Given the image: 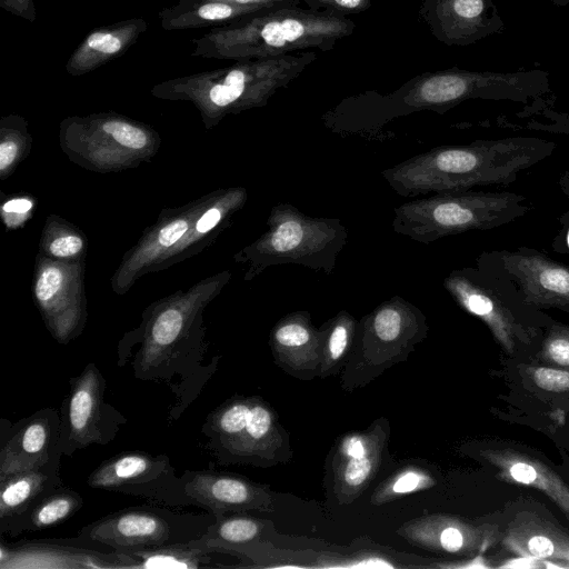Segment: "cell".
I'll return each mask as SVG.
<instances>
[{
	"instance_id": "6da1fadb",
	"label": "cell",
	"mask_w": 569,
	"mask_h": 569,
	"mask_svg": "<svg viewBox=\"0 0 569 569\" xmlns=\"http://www.w3.org/2000/svg\"><path fill=\"white\" fill-rule=\"evenodd\" d=\"M556 148L555 142L537 137L440 146L383 170L382 177L402 197L507 186L548 159Z\"/></svg>"
},
{
	"instance_id": "7a4b0ae2",
	"label": "cell",
	"mask_w": 569,
	"mask_h": 569,
	"mask_svg": "<svg viewBox=\"0 0 569 569\" xmlns=\"http://www.w3.org/2000/svg\"><path fill=\"white\" fill-rule=\"evenodd\" d=\"M353 30V21L346 16L300 7L269 9L211 28L192 39L191 56L237 61L311 48L329 51Z\"/></svg>"
},
{
	"instance_id": "3957f363",
	"label": "cell",
	"mask_w": 569,
	"mask_h": 569,
	"mask_svg": "<svg viewBox=\"0 0 569 569\" xmlns=\"http://www.w3.org/2000/svg\"><path fill=\"white\" fill-rule=\"evenodd\" d=\"M317 59L312 51L272 58L237 60L231 66L170 79L156 84L158 98L194 102L209 118L264 106Z\"/></svg>"
},
{
	"instance_id": "277c9868",
	"label": "cell",
	"mask_w": 569,
	"mask_h": 569,
	"mask_svg": "<svg viewBox=\"0 0 569 569\" xmlns=\"http://www.w3.org/2000/svg\"><path fill=\"white\" fill-rule=\"evenodd\" d=\"M550 90L549 72L541 69L499 72L450 68L427 72L390 94L378 96L377 123L415 111L443 113L471 99L526 103Z\"/></svg>"
},
{
	"instance_id": "5b68a950",
	"label": "cell",
	"mask_w": 569,
	"mask_h": 569,
	"mask_svg": "<svg viewBox=\"0 0 569 569\" xmlns=\"http://www.w3.org/2000/svg\"><path fill=\"white\" fill-rule=\"evenodd\" d=\"M530 210L526 197L516 192L445 191L396 207L392 229L413 241L429 244L448 236L502 227Z\"/></svg>"
},
{
	"instance_id": "8992f818",
	"label": "cell",
	"mask_w": 569,
	"mask_h": 569,
	"mask_svg": "<svg viewBox=\"0 0 569 569\" xmlns=\"http://www.w3.org/2000/svg\"><path fill=\"white\" fill-rule=\"evenodd\" d=\"M267 227L244 250L250 263L249 277L279 264H297L331 274L348 239L339 218L307 216L287 202L271 209Z\"/></svg>"
},
{
	"instance_id": "52a82bcc",
	"label": "cell",
	"mask_w": 569,
	"mask_h": 569,
	"mask_svg": "<svg viewBox=\"0 0 569 569\" xmlns=\"http://www.w3.org/2000/svg\"><path fill=\"white\" fill-rule=\"evenodd\" d=\"M214 515L180 513L166 507L137 506L103 516L82 527L78 538L123 551L188 542L201 538Z\"/></svg>"
},
{
	"instance_id": "ba28073f",
	"label": "cell",
	"mask_w": 569,
	"mask_h": 569,
	"mask_svg": "<svg viewBox=\"0 0 569 569\" xmlns=\"http://www.w3.org/2000/svg\"><path fill=\"white\" fill-rule=\"evenodd\" d=\"M207 448L222 465H266L273 460L278 423L258 398L233 397L211 411L202 426Z\"/></svg>"
},
{
	"instance_id": "9c48e42d",
	"label": "cell",
	"mask_w": 569,
	"mask_h": 569,
	"mask_svg": "<svg viewBox=\"0 0 569 569\" xmlns=\"http://www.w3.org/2000/svg\"><path fill=\"white\" fill-rule=\"evenodd\" d=\"M107 382L94 363L70 379V389L60 411L58 447L62 455L72 456L91 445L111 442L127 421L104 399Z\"/></svg>"
},
{
	"instance_id": "30bf717a",
	"label": "cell",
	"mask_w": 569,
	"mask_h": 569,
	"mask_svg": "<svg viewBox=\"0 0 569 569\" xmlns=\"http://www.w3.org/2000/svg\"><path fill=\"white\" fill-rule=\"evenodd\" d=\"M92 489L142 497L166 506H183L180 477L166 455L132 450L102 461L87 478Z\"/></svg>"
},
{
	"instance_id": "8fae6325",
	"label": "cell",
	"mask_w": 569,
	"mask_h": 569,
	"mask_svg": "<svg viewBox=\"0 0 569 569\" xmlns=\"http://www.w3.org/2000/svg\"><path fill=\"white\" fill-rule=\"evenodd\" d=\"M476 262L506 276L529 305L569 311V266L526 246L483 251Z\"/></svg>"
},
{
	"instance_id": "7c38bea8",
	"label": "cell",
	"mask_w": 569,
	"mask_h": 569,
	"mask_svg": "<svg viewBox=\"0 0 569 569\" xmlns=\"http://www.w3.org/2000/svg\"><path fill=\"white\" fill-rule=\"evenodd\" d=\"M132 558L112 548L101 549L98 545L81 539H38L7 543L1 540V569L31 568H132Z\"/></svg>"
},
{
	"instance_id": "4fadbf2b",
	"label": "cell",
	"mask_w": 569,
	"mask_h": 569,
	"mask_svg": "<svg viewBox=\"0 0 569 569\" xmlns=\"http://www.w3.org/2000/svg\"><path fill=\"white\" fill-rule=\"evenodd\" d=\"M358 350L367 360H396L427 333L423 313L395 296L377 306L358 325Z\"/></svg>"
},
{
	"instance_id": "5bb4252c",
	"label": "cell",
	"mask_w": 569,
	"mask_h": 569,
	"mask_svg": "<svg viewBox=\"0 0 569 569\" xmlns=\"http://www.w3.org/2000/svg\"><path fill=\"white\" fill-rule=\"evenodd\" d=\"M420 17L432 36L447 46H469L506 26L492 0H425Z\"/></svg>"
},
{
	"instance_id": "9a60e30c",
	"label": "cell",
	"mask_w": 569,
	"mask_h": 569,
	"mask_svg": "<svg viewBox=\"0 0 569 569\" xmlns=\"http://www.w3.org/2000/svg\"><path fill=\"white\" fill-rule=\"evenodd\" d=\"M183 506H197L212 515L269 510L267 489L247 478L212 470H186L180 476Z\"/></svg>"
},
{
	"instance_id": "2e32d148",
	"label": "cell",
	"mask_w": 569,
	"mask_h": 569,
	"mask_svg": "<svg viewBox=\"0 0 569 569\" xmlns=\"http://www.w3.org/2000/svg\"><path fill=\"white\" fill-rule=\"evenodd\" d=\"M60 415L43 408L1 431L0 479L19 471L39 468L57 455ZM63 456V455H62Z\"/></svg>"
},
{
	"instance_id": "e0dca14e",
	"label": "cell",
	"mask_w": 569,
	"mask_h": 569,
	"mask_svg": "<svg viewBox=\"0 0 569 569\" xmlns=\"http://www.w3.org/2000/svg\"><path fill=\"white\" fill-rule=\"evenodd\" d=\"M270 346L286 371L309 379L320 373L323 331L311 322L307 311H296L281 318L270 332Z\"/></svg>"
},
{
	"instance_id": "ac0fdd59",
	"label": "cell",
	"mask_w": 569,
	"mask_h": 569,
	"mask_svg": "<svg viewBox=\"0 0 569 569\" xmlns=\"http://www.w3.org/2000/svg\"><path fill=\"white\" fill-rule=\"evenodd\" d=\"M376 431L343 437L335 458V493L341 502H349L361 493L375 477L383 440Z\"/></svg>"
},
{
	"instance_id": "d6986e66",
	"label": "cell",
	"mask_w": 569,
	"mask_h": 569,
	"mask_svg": "<svg viewBox=\"0 0 569 569\" xmlns=\"http://www.w3.org/2000/svg\"><path fill=\"white\" fill-rule=\"evenodd\" d=\"M147 28L144 19L130 18L92 29L69 57L66 63L67 73L82 76L121 57Z\"/></svg>"
},
{
	"instance_id": "ffe728a7",
	"label": "cell",
	"mask_w": 569,
	"mask_h": 569,
	"mask_svg": "<svg viewBox=\"0 0 569 569\" xmlns=\"http://www.w3.org/2000/svg\"><path fill=\"white\" fill-rule=\"evenodd\" d=\"M57 455L39 468L11 473L0 479V528L21 516L34 502L63 485Z\"/></svg>"
},
{
	"instance_id": "44dd1931",
	"label": "cell",
	"mask_w": 569,
	"mask_h": 569,
	"mask_svg": "<svg viewBox=\"0 0 569 569\" xmlns=\"http://www.w3.org/2000/svg\"><path fill=\"white\" fill-rule=\"evenodd\" d=\"M269 10L243 7L221 0H179L159 12L161 28L167 31L219 27L244 16Z\"/></svg>"
},
{
	"instance_id": "7402d4cb",
	"label": "cell",
	"mask_w": 569,
	"mask_h": 569,
	"mask_svg": "<svg viewBox=\"0 0 569 569\" xmlns=\"http://www.w3.org/2000/svg\"><path fill=\"white\" fill-rule=\"evenodd\" d=\"M83 506L82 497L63 485L34 502L21 516L0 528L1 535L11 537L57 527L74 516Z\"/></svg>"
},
{
	"instance_id": "603a6c76",
	"label": "cell",
	"mask_w": 569,
	"mask_h": 569,
	"mask_svg": "<svg viewBox=\"0 0 569 569\" xmlns=\"http://www.w3.org/2000/svg\"><path fill=\"white\" fill-rule=\"evenodd\" d=\"M132 560V568L196 569L220 567L211 553L216 551L202 546L198 539L188 542L168 543L158 547L123 550Z\"/></svg>"
},
{
	"instance_id": "cb8c5ba5",
	"label": "cell",
	"mask_w": 569,
	"mask_h": 569,
	"mask_svg": "<svg viewBox=\"0 0 569 569\" xmlns=\"http://www.w3.org/2000/svg\"><path fill=\"white\" fill-rule=\"evenodd\" d=\"M323 352L320 373L328 376L342 365L351 352L357 335L358 323L347 311H340L322 326Z\"/></svg>"
},
{
	"instance_id": "d4e9b609",
	"label": "cell",
	"mask_w": 569,
	"mask_h": 569,
	"mask_svg": "<svg viewBox=\"0 0 569 569\" xmlns=\"http://www.w3.org/2000/svg\"><path fill=\"white\" fill-rule=\"evenodd\" d=\"M432 483V478L426 470L416 467L408 468L395 473L382 483L373 495V502L379 505L416 491L426 490Z\"/></svg>"
},
{
	"instance_id": "484cf974",
	"label": "cell",
	"mask_w": 569,
	"mask_h": 569,
	"mask_svg": "<svg viewBox=\"0 0 569 569\" xmlns=\"http://www.w3.org/2000/svg\"><path fill=\"white\" fill-rule=\"evenodd\" d=\"M99 121L101 130L124 147L141 149L147 143L146 131L128 120L118 117H101Z\"/></svg>"
},
{
	"instance_id": "4316f807",
	"label": "cell",
	"mask_w": 569,
	"mask_h": 569,
	"mask_svg": "<svg viewBox=\"0 0 569 569\" xmlns=\"http://www.w3.org/2000/svg\"><path fill=\"white\" fill-rule=\"evenodd\" d=\"M308 9L328 11L340 16L359 13L368 10L371 0H305Z\"/></svg>"
},
{
	"instance_id": "83f0119b",
	"label": "cell",
	"mask_w": 569,
	"mask_h": 569,
	"mask_svg": "<svg viewBox=\"0 0 569 569\" xmlns=\"http://www.w3.org/2000/svg\"><path fill=\"white\" fill-rule=\"evenodd\" d=\"M63 276L58 268L44 269L36 284V296L41 303H48L62 286Z\"/></svg>"
},
{
	"instance_id": "f1b7e54d",
	"label": "cell",
	"mask_w": 569,
	"mask_h": 569,
	"mask_svg": "<svg viewBox=\"0 0 569 569\" xmlns=\"http://www.w3.org/2000/svg\"><path fill=\"white\" fill-rule=\"evenodd\" d=\"M538 387L549 391H565L569 389V372L539 368L533 373Z\"/></svg>"
},
{
	"instance_id": "f546056e",
	"label": "cell",
	"mask_w": 569,
	"mask_h": 569,
	"mask_svg": "<svg viewBox=\"0 0 569 569\" xmlns=\"http://www.w3.org/2000/svg\"><path fill=\"white\" fill-rule=\"evenodd\" d=\"M0 7L29 22H34L37 19L34 0H0Z\"/></svg>"
},
{
	"instance_id": "4dcf8cb0",
	"label": "cell",
	"mask_w": 569,
	"mask_h": 569,
	"mask_svg": "<svg viewBox=\"0 0 569 569\" xmlns=\"http://www.w3.org/2000/svg\"><path fill=\"white\" fill-rule=\"evenodd\" d=\"M81 248V238L74 234H70L53 240L50 244V252L57 257H69L78 253Z\"/></svg>"
},
{
	"instance_id": "1f68e13d",
	"label": "cell",
	"mask_w": 569,
	"mask_h": 569,
	"mask_svg": "<svg viewBox=\"0 0 569 569\" xmlns=\"http://www.w3.org/2000/svg\"><path fill=\"white\" fill-rule=\"evenodd\" d=\"M188 222L183 219H178L163 227L159 232V242L169 247L177 242L187 231Z\"/></svg>"
},
{
	"instance_id": "d6a6232c",
	"label": "cell",
	"mask_w": 569,
	"mask_h": 569,
	"mask_svg": "<svg viewBox=\"0 0 569 569\" xmlns=\"http://www.w3.org/2000/svg\"><path fill=\"white\" fill-rule=\"evenodd\" d=\"M548 352L550 357L558 363L569 365V336L558 335L555 336L549 345Z\"/></svg>"
},
{
	"instance_id": "836d02e7",
	"label": "cell",
	"mask_w": 569,
	"mask_h": 569,
	"mask_svg": "<svg viewBox=\"0 0 569 569\" xmlns=\"http://www.w3.org/2000/svg\"><path fill=\"white\" fill-rule=\"evenodd\" d=\"M243 7H254L260 9L296 8L301 0H221Z\"/></svg>"
},
{
	"instance_id": "e575fe53",
	"label": "cell",
	"mask_w": 569,
	"mask_h": 569,
	"mask_svg": "<svg viewBox=\"0 0 569 569\" xmlns=\"http://www.w3.org/2000/svg\"><path fill=\"white\" fill-rule=\"evenodd\" d=\"M439 543L442 549L449 552H455L461 549L463 545V536L457 528L447 527L439 535Z\"/></svg>"
},
{
	"instance_id": "d590c367",
	"label": "cell",
	"mask_w": 569,
	"mask_h": 569,
	"mask_svg": "<svg viewBox=\"0 0 569 569\" xmlns=\"http://www.w3.org/2000/svg\"><path fill=\"white\" fill-rule=\"evenodd\" d=\"M222 212L218 208H210L207 210L197 222V231L200 233H206L213 229L219 221L221 220Z\"/></svg>"
},
{
	"instance_id": "8d00e7d4",
	"label": "cell",
	"mask_w": 569,
	"mask_h": 569,
	"mask_svg": "<svg viewBox=\"0 0 569 569\" xmlns=\"http://www.w3.org/2000/svg\"><path fill=\"white\" fill-rule=\"evenodd\" d=\"M529 551L536 557H548L553 552L552 542L541 536L533 537L528 542Z\"/></svg>"
},
{
	"instance_id": "74e56055",
	"label": "cell",
	"mask_w": 569,
	"mask_h": 569,
	"mask_svg": "<svg viewBox=\"0 0 569 569\" xmlns=\"http://www.w3.org/2000/svg\"><path fill=\"white\" fill-rule=\"evenodd\" d=\"M510 473L519 482L531 483L537 477L535 468L531 466L519 462L511 467Z\"/></svg>"
},
{
	"instance_id": "f35d334b",
	"label": "cell",
	"mask_w": 569,
	"mask_h": 569,
	"mask_svg": "<svg viewBox=\"0 0 569 569\" xmlns=\"http://www.w3.org/2000/svg\"><path fill=\"white\" fill-rule=\"evenodd\" d=\"M17 144L13 141H3L0 146V169L3 172L17 157Z\"/></svg>"
},
{
	"instance_id": "ab89813d",
	"label": "cell",
	"mask_w": 569,
	"mask_h": 569,
	"mask_svg": "<svg viewBox=\"0 0 569 569\" xmlns=\"http://www.w3.org/2000/svg\"><path fill=\"white\" fill-rule=\"evenodd\" d=\"M32 207V202L28 199H12L7 201L2 209L6 212L12 213H24L29 211Z\"/></svg>"
},
{
	"instance_id": "60d3db41",
	"label": "cell",
	"mask_w": 569,
	"mask_h": 569,
	"mask_svg": "<svg viewBox=\"0 0 569 569\" xmlns=\"http://www.w3.org/2000/svg\"><path fill=\"white\" fill-rule=\"evenodd\" d=\"M561 192L566 196L568 204H569V170L565 171L560 177L558 182ZM559 222L561 226L569 223V206L567 210L559 217Z\"/></svg>"
},
{
	"instance_id": "b9f144b4",
	"label": "cell",
	"mask_w": 569,
	"mask_h": 569,
	"mask_svg": "<svg viewBox=\"0 0 569 569\" xmlns=\"http://www.w3.org/2000/svg\"><path fill=\"white\" fill-rule=\"evenodd\" d=\"M556 7H566L569 4V0H548Z\"/></svg>"
},
{
	"instance_id": "7bdbcfd3",
	"label": "cell",
	"mask_w": 569,
	"mask_h": 569,
	"mask_svg": "<svg viewBox=\"0 0 569 569\" xmlns=\"http://www.w3.org/2000/svg\"><path fill=\"white\" fill-rule=\"evenodd\" d=\"M563 229H565V239H566V242H567V247H568V249H569V223H568V224H566V226L563 227Z\"/></svg>"
}]
</instances>
